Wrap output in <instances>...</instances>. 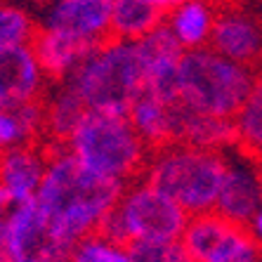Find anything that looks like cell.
I'll use <instances>...</instances> for the list:
<instances>
[{"label": "cell", "mask_w": 262, "mask_h": 262, "mask_svg": "<svg viewBox=\"0 0 262 262\" xmlns=\"http://www.w3.org/2000/svg\"><path fill=\"white\" fill-rule=\"evenodd\" d=\"M48 170L36 203L57 236L73 246L97 232L102 220L118 206L128 184L85 168L67 144H48Z\"/></svg>", "instance_id": "obj_1"}, {"label": "cell", "mask_w": 262, "mask_h": 262, "mask_svg": "<svg viewBox=\"0 0 262 262\" xmlns=\"http://www.w3.org/2000/svg\"><path fill=\"white\" fill-rule=\"evenodd\" d=\"M69 83L90 111L128 116L146 90V67L133 40H104L76 71Z\"/></svg>", "instance_id": "obj_2"}, {"label": "cell", "mask_w": 262, "mask_h": 262, "mask_svg": "<svg viewBox=\"0 0 262 262\" xmlns=\"http://www.w3.org/2000/svg\"><path fill=\"white\" fill-rule=\"evenodd\" d=\"M227 165L229 156L225 151L168 144L151 151L142 180L168 194L189 215H201L215 210Z\"/></svg>", "instance_id": "obj_3"}, {"label": "cell", "mask_w": 262, "mask_h": 262, "mask_svg": "<svg viewBox=\"0 0 262 262\" xmlns=\"http://www.w3.org/2000/svg\"><path fill=\"white\" fill-rule=\"evenodd\" d=\"M67 149L85 168L123 184L142 180L151 156L128 116L90 109L69 137Z\"/></svg>", "instance_id": "obj_4"}, {"label": "cell", "mask_w": 262, "mask_h": 262, "mask_svg": "<svg viewBox=\"0 0 262 262\" xmlns=\"http://www.w3.org/2000/svg\"><path fill=\"white\" fill-rule=\"evenodd\" d=\"M257 80L255 69L213 48L187 50L180 59V95L187 106L220 118H234Z\"/></svg>", "instance_id": "obj_5"}, {"label": "cell", "mask_w": 262, "mask_h": 262, "mask_svg": "<svg viewBox=\"0 0 262 262\" xmlns=\"http://www.w3.org/2000/svg\"><path fill=\"white\" fill-rule=\"evenodd\" d=\"M191 215L146 180L128 184L118 206L102 220L97 232L118 244L180 241Z\"/></svg>", "instance_id": "obj_6"}, {"label": "cell", "mask_w": 262, "mask_h": 262, "mask_svg": "<svg viewBox=\"0 0 262 262\" xmlns=\"http://www.w3.org/2000/svg\"><path fill=\"white\" fill-rule=\"evenodd\" d=\"M180 241L189 262H262V246L248 227L215 210L191 215Z\"/></svg>", "instance_id": "obj_7"}, {"label": "cell", "mask_w": 262, "mask_h": 262, "mask_svg": "<svg viewBox=\"0 0 262 262\" xmlns=\"http://www.w3.org/2000/svg\"><path fill=\"white\" fill-rule=\"evenodd\" d=\"M5 248L14 262H69L73 246L57 236L33 199L10 232Z\"/></svg>", "instance_id": "obj_8"}, {"label": "cell", "mask_w": 262, "mask_h": 262, "mask_svg": "<svg viewBox=\"0 0 262 262\" xmlns=\"http://www.w3.org/2000/svg\"><path fill=\"white\" fill-rule=\"evenodd\" d=\"M45 80L33 45L0 48V109L43 99Z\"/></svg>", "instance_id": "obj_9"}, {"label": "cell", "mask_w": 262, "mask_h": 262, "mask_svg": "<svg viewBox=\"0 0 262 262\" xmlns=\"http://www.w3.org/2000/svg\"><path fill=\"white\" fill-rule=\"evenodd\" d=\"M260 208L262 168L236 154V159H229V165H227V175L220 189L217 203H215V213L241 227H248Z\"/></svg>", "instance_id": "obj_10"}, {"label": "cell", "mask_w": 262, "mask_h": 262, "mask_svg": "<svg viewBox=\"0 0 262 262\" xmlns=\"http://www.w3.org/2000/svg\"><path fill=\"white\" fill-rule=\"evenodd\" d=\"M40 26L102 45L111 38V0H52Z\"/></svg>", "instance_id": "obj_11"}, {"label": "cell", "mask_w": 262, "mask_h": 262, "mask_svg": "<svg viewBox=\"0 0 262 262\" xmlns=\"http://www.w3.org/2000/svg\"><path fill=\"white\" fill-rule=\"evenodd\" d=\"M210 48L238 64L255 69L262 59V24L238 10L217 12Z\"/></svg>", "instance_id": "obj_12"}, {"label": "cell", "mask_w": 262, "mask_h": 262, "mask_svg": "<svg viewBox=\"0 0 262 262\" xmlns=\"http://www.w3.org/2000/svg\"><path fill=\"white\" fill-rule=\"evenodd\" d=\"M31 45L36 50V57L45 76L57 83L69 80V76L99 48L97 43L85 40V38H78L59 29H43V26Z\"/></svg>", "instance_id": "obj_13"}, {"label": "cell", "mask_w": 262, "mask_h": 262, "mask_svg": "<svg viewBox=\"0 0 262 262\" xmlns=\"http://www.w3.org/2000/svg\"><path fill=\"white\" fill-rule=\"evenodd\" d=\"M172 125H175V144H189L213 151H225L236 144L234 118L201 114L184 102H177L172 106Z\"/></svg>", "instance_id": "obj_14"}, {"label": "cell", "mask_w": 262, "mask_h": 262, "mask_svg": "<svg viewBox=\"0 0 262 262\" xmlns=\"http://www.w3.org/2000/svg\"><path fill=\"white\" fill-rule=\"evenodd\" d=\"M48 146L24 144L0 154V187L24 199H36L48 170Z\"/></svg>", "instance_id": "obj_15"}, {"label": "cell", "mask_w": 262, "mask_h": 262, "mask_svg": "<svg viewBox=\"0 0 262 262\" xmlns=\"http://www.w3.org/2000/svg\"><path fill=\"white\" fill-rule=\"evenodd\" d=\"M215 19H217V12L210 0H187L175 12L168 14L165 24L170 26L172 36L187 52V50H199L210 45Z\"/></svg>", "instance_id": "obj_16"}, {"label": "cell", "mask_w": 262, "mask_h": 262, "mask_svg": "<svg viewBox=\"0 0 262 262\" xmlns=\"http://www.w3.org/2000/svg\"><path fill=\"white\" fill-rule=\"evenodd\" d=\"M172 106L156 99L154 95L144 92L137 102L133 104L128 118L140 133L149 151H159L168 144H175V125H172Z\"/></svg>", "instance_id": "obj_17"}, {"label": "cell", "mask_w": 262, "mask_h": 262, "mask_svg": "<svg viewBox=\"0 0 262 262\" xmlns=\"http://www.w3.org/2000/svg\"><path fill=\"white\" fill-rule=\"evenodd\" d=\"M88 114L85 102L69 80H61L57 90L45 99V135L48 144H67L73 130Z\"/></svg>", "instance_id": "obj_18"}, {"label": "cell", "mask_w": 262, "mask_h": 262, "mask_svg": "<svg viewBox=\"0 0 262 262\" xmlns=\"http://www.w3.org/2000/svg\"><path fill=\"white\" fill-rule=\"evenodd\" d=\"M40 135H45V99L0 109V154L36 144Z\"/></svg>", "instance_id": "obj_19"}, {"label": "cell", "mask_w": 262, "mask_h": 262, "mask_svg": "<svg viewBox=\"0 0 262 262\" xmlns=\"http://www.w3.org/2000/svg\"><path fill=\"white\" fill-rule=\"evenodd\" d=\"M163 19L149 0H111V38L137 43L159 29Z\"/></svg>", "instance_id": "obj_20"}, {"label": "cell", "mask_w": 262, "mask_h": 262, "mask_svg": "<svg viewBox=\"0 0 262 262\" xmlns=\"http://www.w3.org/2000/svg\"><path fill=\"white\" fill-rule=\"evenodd\" d=\"M234 128H236V144H234L236 154L262 168V73H257L255 88L234 116Z\"/></svg>", "instance_id": "obj_21"}, {"label": "cell", "mask_w": 262, "mask_h": 262, "mask_svg": "<svg viewBox=\"0 0 262 262\" xmlns=\"http://www.w3.org/2000/svg\"><path fill=\"white\" fill-rule=\"evenodd\" d=\"M38 31L40 24H36V19L24 7L0 0V48L31 45Z\"/></svg>", "instance_id": "obj_22"}, {"label": "cell", "mask_w": 262, "mask_h": 262, "mask_svg": "<svg viewBox=\"0 0 262 262\" xmlns=\"http://www.w3.org/2000/svg\"><path fill=\"white\" fill-rule=\"evenodd\" d=\"M69 262H133L130 250L125 244H118L114 238L92 232L76 241L71 248Z\"/></svg>", "instance_id": "obj_23"}, {"label": "cell", "mask_w": 262, "mask_h": 262, "mask_svg": "<svg viewBox=\"0 0 262 262\" xmlns=\"http://www.w3.org/2000/svg\"><path fill=\"white\" fill-rule=\"evenodd\" d=\"M128 250L133 262H189L182 241H133Z\"/></svg>", "instance_id": "obj_24"}, {"label": "cell", "mask_w": 262, "mask_h": 262, "mask_svg": "<svg viewBox=\"0 0 262 262\" xmlns=\"http://www.w3.org/2000/svg\"><path fill=\"white\" fill-rule=\"evenodd\" d=\"M31 201L33 199H24V196H17L12 191H7L5 187H0V246H5L10 232L14 229L17 220L21 217V213Z\"/></svg>", "instance_id": "obj_25"}, {"label": "cell", "mask_w": 262, "mask_h": 262, "mask_svg": "<svg viewBox=\"0 0 262 262\" xmlns=\"http://www.w3.org/2000/svg\"><path fill=\"white\" fill-rule=\"evenodd\" d=\"M149 3H151V5L156 7V10H159L163 17H168V14L175 12L180 5H184L187 0H149Z\"/></svg>", "instance_id": "obj_26"}, {"label": "cell", "mask_w": 262, "mask_h": 262, "mask_svg": "<svg viewBox=\"0 0 262 262\" xmlns=\"http://www.w3.org/2000/svg\"><path fill=\"white\" fill-rule=\"evenodd\" d=\"M248 229H250V234L257 238V244L262 246V208L255 213V217L250 220V225H248Z\"/></svg>", "instance_id": "obj_27"}, {"label": "cell", "mask_w": 262, "mask_h": 262, "mask_svg": "<svg viewBox=\"0 0 262 262\" xmlns=\"http://www.w3.org/2000/svg\"><path fill=\"white\" fill-rule=\"evenodd\" d=\"M0 262H14V260H12V255L7 253L5 246H0Z\"/></svg>", "instance_id": "obj_28"}, {"label": "cell", "mask_w": 262, "mask_h": 262, "mask_svg": "<svg viewBox=\"0 0 262 262\" xmlns=\"http://www.w3.org/2000/svg\"><path fill=\"white\" fill-rule=\"evenodd\" d=\"M31 3H43V0H31Z\"/></svg>", "instance_id": "obj_29"}]
</instances>
